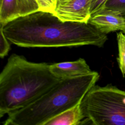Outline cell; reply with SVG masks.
<instances>
[{"instance_id": "obj_1", "label": "cell", "mask_w": 125, "mask_h": 125, "mask_svg": "<svg viewBox=\"0 0 125 125\" xmlns=\"http://www.w3.org/2000/svg\"><path fill=\"white\" fill-rule=\"evenodd\" d=\"M0 26L9 42L24 47H100L107 40L106 34L89 23L63 21L52 13L40 11Z\"/></svg>"}, {"instance_id": "obj_2", "label": "cell", "mask_w": 125, "mask_h": 125, "mask_svg": "<svg viewBox=\"0 0 125 125\" xmlns=\"http://www.w3.org/2000/svg\"><path fill=\"white\" fill-rule=\"evenodd\" d=\"M61 79L47 63L12 54L0 74V117L28 105Z\"/></svg>"}, {"instance_id": "obj_3", "label": "cell", "mask_w": 125, "mask_h": 125, "mask_svg": "<svg viewBox=\"0 0 125 125\" xmlns=\"http://www.w3.org/2000/svg\"><path fill=\"white\" fill-rule=\"evenodd\" d=\"M92 71L88 74L61 79L37 99L8 114L4 125H44L49 119L81 102L99 78Z\"/></svg>"}, {"instance_id": "obj_4", "label": "cell", "mask_w": 125, "mask_h": 125, "mask_svg": "<svg viewBox=\"0 0 125 125\" xmlns=\"http://www.w3.org/2000/svg\"><path fill=\"white\" fill-rule=\"evenodd\" d=\"M85 118L95 125H125V91L111 84L94 85L81 103Z\"/></svg>"}, {"instance_id": "obj_5", "label": "cell", "mask_w": 125, "mask_h": 125, "mask_svg": "<svg viewBox=\"0 0 125 125\" xmlns=\"http://www.w3.org/2000/svg\"><path fill=\"white\" fill-rule=\"evenodd\" d=\"M92 0H57L54 15L63 21L88 23Z\"/></svg>"}, {"instance_id": "obj_6", "label": "cell", "mask_w": 125, "mask_h": 125, "mask_svg": "<svg viewBox=\"0 0 125 125\" xmlns=\"http://www.w3.org/2000/svg\"><path fill=\"white\" fill-rule=\"evenodd\" d=\"M88 23L101 32L123 31L125 29V16L118 12L104 9L92 14Z\"/></svg>"}, {"instance_id": "obj_7", "label": "cell", "mask_w": 125, "mask_h": 125, "mask_svg": "<svg viewBox=\"0 0 125 125\" xmlns=\"http://www.w3.org/2000/svg\"><path fill=\"white\" fill-rule=\"evenodd\" d=\"M51 73L60 79L72 78L91 73L89 65L82 58L72 62L55 63L50 65Z\"/></svg>"}, {"instance_id": "obj_8", "label": "cell", "mask_w": 125, "mask_h": 125, "mask_svg": "<svg viewBox=\"0 0 125 125\" xmlns=\"http://www.w3.org/2000/svg\"><path fill=\"white\" fill-rule=\"evenodd\" d=\"M81 102L48 120L44 125H78L83 124L84 116Z\"/></svg>"}, {"instance_id": "obj_9", "label": "cell", "mask_w": 125, "mask_h": 125, "mask_svg": "<svg viewBox=\"0 0 125 125\" xmlns=\"http://www.w3.org/2000/svg\"><path fill=\"white\" fill-rule=\"evenodd\" d=\"M19 18L16 0H0V25L4 26Z\"/></svg>"}, {"instance_id": "obj_10", "label": "cell", "mask_w": 125, "mask_h": 125, "mask_svg": "<svg viewBox=\"0 0 125 125\" xmlns=\"http://www.w3.org/2000/svg\"><path fill=\"white\" fill-rule=\"evenodd\" d=\"M19 18L39 11L36 0H16Z\"/></svg>"}, {"instance_id": "obj_11", "label": "cell", "mask_w": 125, "mask_h": 125, "mask_svg": "<svg viewBox=\"0 0 125 125\" xmlns=\"http://www.w3.org/2000/svg\"><path fill=\"white\" fill-rule=\"evenodd\" d=\"M118 46V57L117 58L120 70L124 77L125 75V33L120 31L117 34Z\"/></svg>"}, {"instance_id": "obj_12", "label": "cell", "mask_w": 125, "mask_h": 125, "mask_svg": "<svg viewBox=\"0 0 125 125\" xmlns=\"http://www.w3.org/2000/svg\"><path fill=\"white\" fill-rule=\"evenodd\" d=\"M104 9L125 15V0H108Z\"/></svg>"}, {"instance_id": "obj_13", "label": "cell", "mask_w": 125, "mask_h": 125, "mask_svg": "<svg viewBox=\"0 0 125 125\" xmlns=\"http://www.w3.org/2000/svg\"><path fill=\"white\" fill-rule=\"evenodd\" d=\"M39 11L50 13L54 15L57 6V0H36Z\"/></svg>"}, {"instance_id": "obj_14", "label": "cell", "mask_w": 125, "mask_h": 125, "mask_svg": "<svg viewBox=\"0 0 125 125\" xmlns=\"http://www.w3.org/2000/svg\"><path fill=\"white\" fill-rule=\"evenodd\" d=\"M9 41L4 35L2 28L0 26V57L3 58L8 53L10 48Z\"/></svg>"}, {"instance_id": "obj_15", "label": "cell", "mask_w": 125, "mask_h": 125, "mask_svg": "<svg viewBox=\"0 0 125 125\" xmlns=\"http://www.w3.org/2000/svg\"><path fill=\"white\" fill-rule=\"evenodd\" d=\"M107 0H92L90 7L91 15L103 10L105 8V5Z\"/></svg>"}, {"instance_id": "obj_16", "label": "cell", "mask_w": 125, "mask_h": 125, "mask_svg": "<svg viewBox=\"0 0 125 125\" xmlns=\"http://www.w3.org/2000/svg\"><path fill=\"white\" fill-rule=\"evenodd\" d=\"M123 31L124 32H125V29H124L123 31Z\"/></svg>"}, {"instance_id": "obj_17", "label": "cell", "mask_w": 125, "mask_h": 125, "mask_svg": "<svg viewBox=\"0 0 125 125\" xmlns=\"http://www.w3.org/2000/svg\"><path fill=\"white\" fill-rule=\"evenodd\" d=\"M124 15V16H125V15Z\"/></svg>"}]
</instances>
